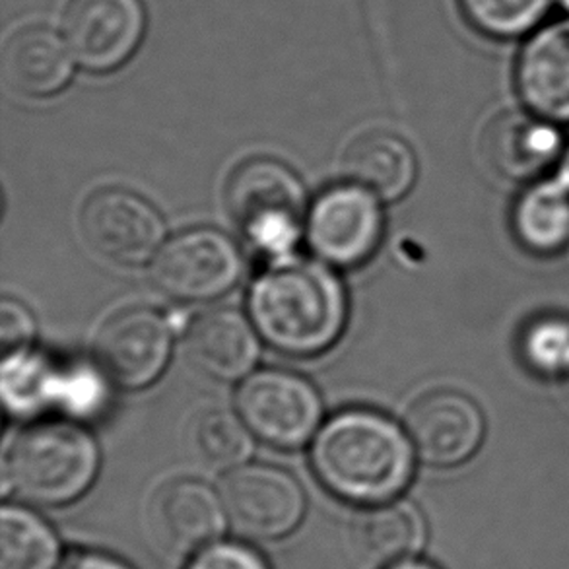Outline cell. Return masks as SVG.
I'll return each mask as SVG.
<instances>
[{
  "mask_svg": "<svg viewBox=\"0 0 569 569\" xmlns=\"http://www.w3.org/2000/svg\"><path fill=\"white\" fill-rule=\"evenodd\" d=\"M186 569H270L257 550L241 542L218 540L192 556Z\"/></svg>",
  "mask_w": 569,
  "mask_h": 569,
  "instance_id": "obj_25",
  "label": "cell"
},
{
  "mask_svg": "<svg viewBox=\"0 0 569 569\" xmlns=\"http://www.w3.org/2000/svg\"><path fill=\"white\" fill-rule=\"evenodd\" d=\"M61 542L46 519L22 506L0 513V569H59Z\"/></svg>",
  "mask_w": 569,
  "mask_h": 569,
  "instance_id": "obj_21",
  "label": "cell"
},
{
  "mask_svg": "<svg viewBox=\"0 0 569 569\" xmlns=\"http://www.w3.org/2000/svg\"><path fill=\"white\" fill-rule=\"evenodd\" d=\"M100 469L92 436L74 423L43 422L22 431L4 462V488L26 503L61 508L82 498Z\"/></svg>",
  "mask_w": 569,
  "mask_h": 569,
  "instance_id": "obj_3",
  "label": "cell"
},
{
  "mask_svg": "<svg viewBox=\"0 0 569 569\" xmlns=\"http://www.w3.org/2000/svg\"><path fill=\"white\" fill-rule=\"evenodd\" d=\"M345 173L355 186L383 200L405 197L415 186L418 162L412 148L389 132H366L345 152Z\"/></svg>",
  "mask_w": 569,
  "mask_h": 569,
  "instance_id": "obj_18",
  "label": "cell"
},
{
  "mask_svg": "<svg viewBox=\"0 0 569 569\" xmlns=\"http://www.w3.org/2000/svg\"><path fill=\"white\" fill-rule=\"evenodd\" d=\"M482 156L496 176L529 181L562 160V134L556 123L529 109L508 111L486 127Z\"/></svg>",
  "mask_w": 569,
  "mask_h": 569,
  "instance_id": "obj_14",
  "label": "cell"
},
{
  "mask_svg": "<svg viewBox=\"0 0 569 569\" xmlns=\"http://www.w3.org/2000/svg\"><path fill=\"white\" fill-rule=\"evenodd\" d=\"M2 78L14 92L47 98L61 92L72 77V53L46 26H26L2 47Z\"/></svg>",
  "mask_w": 569,
  "mask_h": 569,
  "instance_id": "obj_16",
  "label": "cell"
},
{
  "mask_svg": "<svg viewBox=\"0 0 569 569\" xmlns=\"http://www.w3.org/2000/svg\"><path fill=\"white\" fill-rule=\"evenodd\" d=\"M385 569H439L438 566H433L430 562H422V560H415V558H410V560H402V562L391 563V566H387Z\"/></svg>",
  "mask_w": 569,
  "mask_h": 569,
  "instance_id": "obj_28",
  "label": "cell"
},
{
  "mask_svg": "<svg viewBox=\"0 0 569 569\" xmlns=\"http://www.w3.org/2000/svg\"><path fill=\"white\" fill-rule=\"evenodd\" d=\"M517 57L516 88L525 109L552 123H569V16L525 38Z\"/></svg>",
  "mask_w": 569,
  "mask_h": 569,
  "instance_id": "obj_13",
  "label": "cell"
},
{
  "mask_svg": "<svg viewBox=\"0 0 569 569\" xmlns=\"http://www.w3.org/2000/svg\"><path fill=\"white\" fill-rule=\"evenodd\" d=\"M558 4L562 7L563 12H566V16H569V0H558Z\"/></svg>",
  "mask_w": 569,
  "mask_h": 569,
  "instance_id": "obj_31",
  "label": "cell"
},
{
  "mask_svg": "<svg viewBox=\"0 0 569 569\" xmlns=\"http://www.w3.org/2000/svg\"><path fill=\"white\" fill-rule=\"evenodd\" d=\"M187 441L192 455L212 469H233L251 453L246 423L228 410H204L194 416Z\"/></svg>",
  "mask_w": 569,
  "mask_h": 569,
  "instance_id": "obj_23",
  "label": "cell"
},
{
  "mask_svg": "<svg viewBox=\"0 0 569 569\" xmlns=\"http://www.w3.org/2000/svg\"><path fill=\"white\" fill-rule=\"evenodd\" d=\"M220 498L233 531L243 539H284L306 516V493L298 480L269 465H249L230 472Z\"/></svg>",
  "mask_w": 569,
  "mask_h": 569,
  "instance_id": "obj_6",
  "label": "cell"
},
{
  "mask_svg": "<svg viewBox=\"0 0 569 569\" xmlns=\"http://www.w3.org/2000/svg\"><path fill=\"white\" fill-rule=\"evenodd\" d=\"M93 352L113 383L142 389L160 378L170 360V327L154 309H124L103 323Z\"/></svg>",
  "mask_w": 569,
  "mask_h": 569,
  "instance_id": "obj_11",
  "label": "cell"
},
{
  "mask_svg": "<svg viewBox=\"0 0 569 569\" xmlns=\"http://www.w3.org/2000/svg\"><path fill=\"white\" fill-rule=\"evenodd\" d=\"M147 31L142 0H70L62 33L86 70L111 72L137 53Z\"/></svg>",
  "mask_w": 569,
  "mask_h": 569,
  "instance_id": "obj_8",
  "label": "cell"
},
{
  "mask_svg": "<svg viewBox=\"0 0 569 569\" xmlns=\"http://www.w3.org/2000/svg\"><path fill=\"white\" fill-rule=\"evenodd\" d=\"M59 569H132L116 556L98 550H74L62 560Z\"/></svg>",
  "mask_w": 569,
  "mask_h": 569,
  "instance_id": "obj_27",
  "label": "cell"
},
{
  "mask_svg": "<svg viewBox=\"0 0 569 569\" xmlns=\"http://www.w3.org/2000/svg\"><path fill=\"white\" fill-rule=\"evenodd\" d=\"M249 311L270 347L292 358H311L342 335L347 296L323 264L282 259L254 280Z\"/></svg>",
  "mask_w": 569,
  "mask_h": 569,
  "instance_id": "obj_2",
  "label": "cell"
},
{
  "mask_svg": "<svg viewBox=\"0 0 569 569\" xmlns=\"http://www.w3.org/2000/svg\"><path fill=\"white\" fill-rule=\"evenodd\" d=\"M187 355L208 378H243L259 358V342L246 317L233 309H210L187 332Z\"/></svg>",
  "mask_w": 569,
  "mask_h": 569,
  "instance_id": "obj_17",
  "label": "cell"
},
{
  "mask_svg": "<svg viewBox=\"0 0 569 569\" xmlns=\"http://www.w3.org/2000/svg\"><path fill=\"white\" fill-rule=\"evenodd\" d=\"M226 207L241 236L264 254L292 251L306 214V191L288 166L251 158L231 171Z\"/></svg>",
  "mask_w": 569,
  "mask_h": 569,
  "instance_id": "obj_4",
  "label": "cell"
},
{
  "mask_svg": "<svg viewBox=\"0 0 569 569\" xmlns=\"http://www.w3.org/2000/svg\"><path fill=\"white\" fill-rule=\"evenodd\" d=\"M238 410L262 443L293 451L306 446L321 420V400L306 379L282 370L254 373L241 385Z\"/></svg>",
  "mask_w": 569,
  "mask_h": 569,
  "instance_id": "obj_5",
  "label": "cell"
},
{
  "mask_svg": "<svg viewBox=\"0 0 569 569\" xmlns=\"http://www.w3.org/2000/svg\"><path fill=\"white\" fill-rule=\"evenodd\" d=\"M355 540L368 560L391 566L422 550L426 521L415 503L387 501L356 519Z\"/></svg>",
  "mask_w": 569,
  "mask_h": 569,
  "instance_id": "obj_19",
  "label": "cell"
},
{
  "mask_svg": "<svg viewBox=\"0 0 569 569\" xmlns=\"http://www.w3.org/2000/svg\"><path fill=\"white\" fill-rule=\"evenodd\" d=\"M519 355L532 373L560 379L569 366V319L562 316L532 319L521 332Z\"/></svg>",
  "mask_w": 569,
  "mask_h": 569,
  "instance_id": "obj_24",
  "label": "cell"
},
{
  "mask_svg": "<svg viewBox=\"0 0 569 569\" xmlns=\"http://www.w3.org/2000/svg\"><path fill=\"white\" fill-rule=\"evenodd\" d=\"M519 243L537 254H555L569 246V187L562 179L529 187L513 208Z\"/></svg>",
  "mask_w": 569,
  "mask_h": 569,
  "instance_id": "obj_20",
  "label": "cell"
},
{
  "mask_svg": "<svg viewBox=\"0 0 569 569\" xmlns=\"http://www.w3.org/2000/svg\"><path fill=\"white\" fill-rule=\"evenodd\" d=\"M311 465L339 500L379 506L399 498L415 472V446L387 416L345 410L319 431Z\"/></svg>",
  "mask_w": 569,
  "mask_h": 569,
  "instance_id": "obj_1",
  "label": "cell"
},
{
  "mask_svg": "<svg viewBox=\"0 0 569 569\" xmlns=\"http://www.w3.org/2000/svg\"><path fill=\"white\" fill-rule=\"evenodd\" d=\"M563 183L569 187V148L568 150H563L562 156V176H560Z\"/></svg>",
  "mask_w": 569,
  "mask_h": 569,
  "instance_id": "obj_29",
  "label": "cell"
},
{
  "mask_svg": "<svg viewBox=\"0 0 569 569\" xmlns=\"http://www.w3.org/2000/svg\"><path fill=\"white\" fill-rule=\"evenodd\" d=\"M408 438L426 465L449 469L469 461L485 439V416L477 402L457 391L423 395L407 416Z\"/></svg>",
  "mask_w": 569,
  "mask_h": 569,
  "instance_id": "obj_12",
  "label": "cell"
},
{
  "mask_svg": "<svg viewBox=\"0 0 569 569\" xmlns=\"http://www.w3.org/2000/svg\"><path fill=\"white\" fill-rule=\"evenodd\" d=\"M381 233L383 214L376 197L362 187H331L309 212V246L319 259L340 269L368 261L378 249Z\"/></svg>",
  "mask_w": 569,
  "mask_h": 569,
  "instance_id": "obj_10",
  "label": "cell"
},
{
  "mask_svg": "<svg viewBox=\"0 0 569 569\" xmlns=\"http://www.w3.org/2000/svg\"><path fill=\"white\" fill-rule=\"evenodd\" d=\"M243 259L238 246L220 231L189 230L163 247L152 267L160 292L179 301H208L238 284Z\"/></svg>",
  "mask_w": 569,
  "mask_h": 569,
  "instance_id": "obj_7",
  "label": "cell"
},
{
  "mask_svg": "<svg viewBox=\"0 0 569 569\" xmlns=\"http://www.w3.org/2000/svg\"><path fill=\"white\" fill-rule=\"evenodd\" d=\"M36 335V323L30 311L20 301L2 300L0 306V342L4 360L22 355Z\"/></svg>",
  "mask_w": 569,
  "mask_h": 569,
  "instance_id": "obj_26",
  "label": "cell"
},
{
  "mask_svg": "<svg viewBox=\"0 0 569 569\" xmlns=\"http://www.w3.org/2000/svg\"><path fill=\"white\" fill-rule=\"evenodd\" d=\"M156 539L176 555H197L226 531L222 498L197 480H173L156 493L150 508Z\"/></svg>",
  "mask_w": 569,
  "mask_h": 569,
  "instance_id": "obj_15",
  "label": "cell"
},
{
  "mask_svg": "<svg viewBox=\"0 0 569 569\" xmlns=\"http://www.w3.org/2000/svg\"><path fill=\"white\" fill-rule=\"evenodd\" d=\"M86 243L119 267L148 261L163 239V222L148 200L124 189H103L80 212Z\"/></svg>",
  "mask_w": 569,
  "mask_h": 569,
  "instance_id": "obj_9",
  "label": "cell"
},
{
  "mask_svg": "<svg viewBox=\"0 0 569 569\" xmlns=\"http://www.w3.org/2000/svg\"><path fill=\"white\" fill-rule=\"evenodd\" d=\"M560 385L563 387V392H566V397L569 399V366L566 368V371H563L562 376H560Z\"/></svg>",
  "mask_w": 569,
  "mask_h": 569,
  "instance_id": "obj_30",
  "label": "cell"
},
{
  "mask_svg": "<svg viewBox=\"0 0 569 569\" xmlns=\"http://www.w3.org/2000/svg\"><path fill=\"white\" fill-rule=\"evenodd\" d=\"M558 0H459L465 20L485 38H529L547 23L548 14Z\"/></svg>",
  "mask_w": 569,
  "mask_h": 569,
  "instance_id": "obj_22",
  "label": "cell"
}]
</instances>
